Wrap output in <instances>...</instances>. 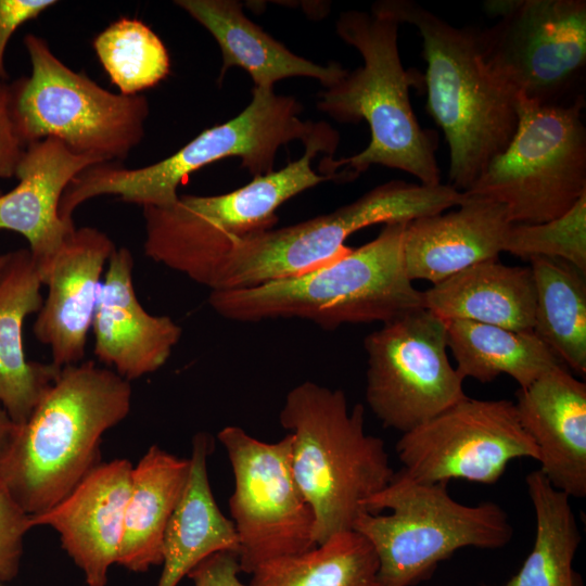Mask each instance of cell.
Returning <instances> with one entry per match:
<instances>
[{
    "mask_svg": "<svg viewBox=\"0 0 586 586\" xmlns=\"http://www.w3.org/2000/svg\"><path fill=\"white\" fill-rule=\"evenodd\" d=\"M399 23L372 5L371 13L351 10L336 21V33L361 55L364 64L347 73L319 94L318 110L341 123L365 120L370 142L361 152L341 160H321L322 175L346 181L371 165L398 169L422 184L441 183L437 164V136L419 124L409 97L415 74L403 66L398 48Z\"/></svg>",
    "mask_w": 586,
    "mask_h": 586,
    "instance_id": "7a4b0ae2",
    "label": "cell"
},
{
    "mask_svg": "<svg viewBox=\"0 0 586 586\" xmlns=\"http://www.w3.org/2000/svg\"><path fill=\"white\" fill-rule=\"evenodd\" d=\"M10 257H11V252L0 254V273L2 272L4 267L7 266L8 262L10 260Z\"/></svg>",
    "mask_w": 586,
    "mask_h": 586,
    "instance_id": "74e56055",
    "label": "cell"
},
{
    "mask_svg": "<svg viewBox=\"0 0 586 586\" xmlns=\"http://www.w3.org/2000/svg\"><path fill=\"white\" fill-rule=\"evenodd\" d=\"M213 446L208 433L194 435L189 480L165 532L163 570L156 586H177L214 552L239 551L234 525L221 513L209 484L207 459Z\"/></svg>",
    "mask_w": 586,
    "mask_h": 586,
    "instance_id": "d4e9b609",
    "label": "cell"
},
{
    "mask_svg": "<svg viewBox=\"0 0 586 586\" xmlns=\"http://www.w3.org/2000/svg\"><path fill=\"white\" fill-rule=\"evenodd\" d=\"M525 482L535 513L534 544L520 570L501 586H583L573 566L582 536L570 497L539 470Z\"/></svg>",
    "mask_w": 586,
    "mask_h": 586,
    "instance_id": "f1b7e54d",
    "label": "cell"
},
{
    "mask_svg": "<svg viewBox=\"0 0 586 586\" xmlns=\"http://www.w3.org/2000/svg\"><path fill=\"white\" fill-rule=\"evenodd\" d=\"M498 21L477 29L484 59L517 94L561 104L586 66L585 0H488Z\"/></svg>",
    "mask_w": 586,
    "mask_h": 586,
    "instance_id": "7c38bea8",
    "label": "cell"
},
{
    "mask_svg": "<svg viewBox=\"0 0 586 586\" xmlns=\"http://www.w3.org/2000/svg\"><path fill=\"white\" fill-rule=\"evenodd\" d=\"M16 425L10 420L3 409L0 408V451L5 447Z\"/></svg>",
    "mask_w": 586,
    "mask_h": 586,
    "instance_id": "8d00e7d4",
    "label": "cell"
},
{
    "mask_svg": "<svg viewBox=\"0 0 586 586\" xmlns=\"http://www.w3.org/2000/svg\"><path fill=\"white\" fill-rule=\"evenodd\" d=\"M279 419L292 436V470L315 515L316 545L353 530L395 473L383 440L365 430L364 406L349 409L343 391L305 381L286 394Z\"/></svg>",
    "mask_w": 586,
    "mask_h": 586,
    "instance_id": "5b68a950",
    "label": "cell"
},
{
    "mask_svg": "<svg viewBox=\"0 0 586 586\" xmlns=\"http://www.w3.org/2000/svg\"><path fill=\"white\" fill-rule=\"evenodd\" d=\"M242 572L239 553L232 550L214 552L198 563L188 574L194 586H253L239 579Z\"/></svg>",
    "mask_w": 586,
    "mask_h": 586,
    "instance_id": "d590c367",
    "label": "cell"
},
{
    "mask_svg": "<svg viewBox=\"0 0 586 586\" xmlns=\"http://www.w3.org/2000/svg\"><path fill=\"white\" fill-rule=\"evenodd\" d=\"M511 225L505 205L467 195L456 211L409 221L403 244L408 278L435 284L472 265L498 259Z\"/></svg>",
    "mask_w": 586,
    "mask_h": 586,
    "instance_id": "44dd1931",
    "label": "cell"
},
{
    "mask_svg": "<svg viewBox=\"0 0 586 586\" xmlns=\"http://www.w3.org/2000/svg\"><path fill=\"white\" fill-rule=\"evenodd\" d=\"M190 458L151 446L132 468L118 564L145 572L162 564L167 525L186 489Z\"/></svg>",
    "mask_w": 586,
    "mask_h": 586,
    "instance_id": "484cf974",
    "label": "cell"
},
{
    "mask_svg": "<svg viewBox=\"0 0 586 586\" xmlns=\"http://www.w3.org/2000/svg\"><path fill=\"white\" fill-rule=\"evenodd\" d=\"M366 402L385 428L405 433L468 396L447 355L446 321L416 309L364 340Z\"/></svg>",
    "mask_w": 586,
    "mask_h": 586,
    "instance_id": "5bb4252c",
    "label": "cell"
},
{
    "mask_svg": "<svg viewBox=\"0 0 586 586\" xmlns=\"http://www.w3.org/2000/svg\"><path fill=\"white\" fill-rule=\"evenodd\" d=\"M132 269L130 251L115 249L107 262L91 324L94 356L128 381L162 368L182 334L181 327L170 317L151 315L141 306Z\"/></svg>",
    "mask_w": 586,
    "mask_h": 586,
    "instance_id": "e0dca14e",
    "label": "cell"
},
{
    "mask_svg": "<svg viewBox=\"0 0 586 586\" xmlns=\"http://www.w3.org/2000/svg\"><path fill=\"white\" fill-rule=\"evenodd\" d=\"M30 528L29 515L0 483V579L9 581L16 575L23 539Z\"/></svg>",
    "mask_w": 586,
    "mask_h": 586,
    "instance_id": "d6a6232c",
    "label": "cell"
},
{
    "mask_svg": "<svg viewBox=\"0 0 586 586\" xmlns=\"http://www.w3.org/2000/svg\"><path fill=\"white\" fill-rule=\"evenodd\" d=\"M447 347L464 380L487 383L505 373L524 388L562 362L533 333L469 320H445Z\"/></svg>",
    "mask_w": 586,
    "mask_h": 586,
    "instance_id": "4316f807",
    "label": "cell"
},
{
    "mask_svg": "<svg viewBox=\"0 0 586 586\" xmlns=\"http://www.w3.org/2000/svg\"><path fill=\"white\" fill-rule=\"evenodd\" d=\"M535 286L533 333L576 374H586L585 273L558 258L527 259Z\"/></svg>",
    "mask_w": 586,
    "mask_h": 586,
    "instance_id": "83f0119b",
    "label": "cell"
},
{
    "mask_svg": "<svg viewBox=\"0 0 586 586\" xmlns=\"http://www.w3.org/2000/svg\"><path fill=\"white\" fill-rule=\"evenodd\" d=\"M42 281L28 249L11 252L0 273V404L18 426L56 379L61 368L26 358L25 319L42 306Z\"/></svg>",
    "mask_w": 586,
    "mask_h": 586,
    "instance_id": "7402d4cb",
    "label": "cell"
},
{
    "mask_svg": "<svg viewBox=\"0 0 586 586\" xmlns=\"http://www.w3.org/2000/svg\"><path fill=\"white\" fill-rule=\"evenodd\" d=\"M56 3L54 0H0V80L9 78L5 51L13 34L24 23L36 18Z\"/></svg>",
    "mask_w": 586,
    "mask_h": 586,
    "instance_id": "e575fe53",
    "label": "cell"
},
{
    "mask_svg": "<svg viewBox=\"0 0 586 586\" xmlns=\"http://www.w3.org/2000/svg\"><path fill=\"white\" fill-rule=\"evenodd\" d=\"M408 222L386 224L370 242L349 247L301 276L247 289L211 291L208 304L232 321L293 318L324 330L347 323L383 324L424 308L423 291L412 285L404 264Z\"/></svg>",
    "mask_w": 586,
    "mask_h": 586,
    "instance_id": "277c9868",
    "label": "cell"
},
{
    "mask_svg": "<svg viewBox=\"0 0 586 586\" xmlns=\"http://www.w3.org/2000/svg\"><path fill=\"white\" fill-rule=\"evenodd\" d=\"M26 146L14 119L12 86L0 80V179L15 177Z\"/></svg>",
    "mask_w": 586,
    "mask_h": 586,
    "instance_id": "836d02e7",
    "label": "cell"
},
{
    "mask_svg": "<svg viewBox=\"0 0 586 586\" xmlns=\"http://www.w3.org/2000/svg\"><path fill=\"white\" fill-rule=\"evenodd\" d=\"M93 49L119 93L135 95L154 87L170 69L168 51L143 22L123 17L103 29Z\"/></svg>",
    "mask_w": 586,
    "mask_h": 586,
    "instance_id": "4dcf8cb0",
    "label": "cell"
},
{
    "mask_svg": "<svg viewBox=\"0 0 586 586\" xmlns=\"http://www.w3.org/2000/svg\"><path fill=\"white\" fill-rule=\"evenodd\" d=\"M424 308L443 320H469L533 332L535 286L530 267L492 259L472 265L423 291Z\"/></svg>",
    "mask_w": 586,
    "mask_h": 586,
    "instance_id": "cb8c5ba5",
    "label": "cell"
},
{
    "mask_svg": "<svg viewBox=\"0 0 586 586\" xmlns=\"http://www.w3.org/2000/svg\"><path fill=\"white\" fill-rule=\"evenodd\" d=\"M131 406L130 381L94 361L61 368L0 451V483L28 515L65 498L99 463L102 435Z\"/></svg>",
    "mask_w": 586,
    "mask_h": 586,
    "instance_id": "6da1fadb",
    "label": "cell"
},
{
    "mask_svg": "<svg viewBox=\"0 0 586 586\" xmlns=\"http://www.w3.org/2000/svg\"><path fill=\"white\" fill-rule=\"evenodd\" d=\"M364 509L353 530L371 544L382 586L417 585L455 551L502 548L513 535L508 514L496 502H459L447 483L420 482L403 469Z\"/></svg>",
    "mask_w": 586,
    "mask_h": 586,
    "instance_id": "ba28073f",
    "label": "cell"
},
{
    "mask_svg": "<svg viewBox=\"0 0 586 586\" xmlns=\"http://www.w3.org/2000/svg\"><path fill=\"white\" fill-rule=\"evenodd\" d=\"M396 453L403 470L425 483L466 480L489 485L512 460H538L514 403L470 397L402 433Z\"/></svg>",
    "mask_w": 586,
    "mask_h": 586,
    "instance_id": "9a60e30c",
    "label": "cell"
},
{
    "mask_svg": "<svg viewBox=\"0 0 586 586\" xmlns=\"http://www.w3.org/2000/svg\"><path fill=\"white\" fill-rule=\"evenodd\" d=\"M301 104L293 97L278 95L273 89H253L251 103L232 119L205 129L170 156L140 168L98 164L81 171L66 188L60 216L73 220V213L88 200L116 195L142 207L174 204L178 186L202 167L238 156L253 177L273 171L280 146L292 140L303 142L316 123L302 120Z\"/></svg>",
    "mask_w": 586,
    "mask_h": 586,
    "instance_id": "52a82bcc",
    "label": "cell"
},
{
    "mask_svg": "<svg viewBox=\"0 0 586 586\" xmlns=\"http://www.w3.org/2000/svg\"><path fill=\"white\" fill-rule=\"evenodd\" d=\"M373 5L415 26L422 38L425 107L448 144V184L464 192L511 141L517 93L487 65L477 29L457 27L411 0Z\"/></svg>",
    "mask_w": 586,
    "mask_h": 586,
    "instance_id": "3957f363",
    "label": "cell"
},
{
    "mask_svg": "<svg viewBox=\"0 0 586 586\" xmlns=\"http://www.w3.org/2000/svg\"><path fill=\"white\" fill-rule=\"evenodd\" d=\"M504 252L530 259H562L586 273V194L563 215L539 224H512Z\"/></svg>",
    "mask_w": 586,
    "mask_h": 586,
    "instance_id": "1f68e13d",
    "label": "cell"
},
{
    "mask_svg": "<svg viewBox=\"0 0 586 586\" xmlns=\"http://www.w3.org/2000/svg\"><path fill=\"white\" fill-rule=\"evenodd\" d=\"M303 143L302 157L231 192L183 194L169 206L142 207L145 255L209 289L218 267L239 244L275 227L277 209L284 202L334 180L317 174L310 164L319 153L334 154L339 133L324 122L316 123Z\"/></svg>",
    "mask_w": 586,
    "mask_h": 586,
    "instance_id": "8992f818",
    "label": "cell"
},
{
    "mask_svg": "<svg viewBox=\"0 0 586 586\" xmlns=\"http://www.w3.org/2000/svg\"><path fill=\"white\" fill-rule=\"evenodd\" d=\"M217 437L234 476L229 508L241 571L252 574L265 562L315 547V515L293 474L291 434L269 443L228 425Z\"/></svg>",
    "mask_w": 586,
    "mask_h": 586,
    "instance_id": "4fadbf2b",
    "label": "cell"
},
{
    "mask_svg": "<svg viewBox=\"0 0 586 586\" xmlns=\"http://www.w3.org/2000/svg\"><path fill=\"white\" fill-rule=\"evenodd\" d=\"M1 194V193H0Z\"/></svg>",
    "mask_w": 586,
    "mask_h": 586,
    "instance_id": "f35d334b",
    "label": "cell"
},
{
    "mask_svg": "<svg viewBox=\"0 0 586 586\" xmlns=\"http://www.w3.org/2000/svg\"><path fill=\"white\" fill-rule=\"evenodd\" d=\"M102 164L55 138L29 143L17 166L18 183L0 194V230L22 234L41 275L65 239L76 229L59 213L68 184L85 169Z\"/></svg>",
    "mask_w": 586,
    "mask_h": 586,
    "instance_id": "d6986e66",
    "label": "cell"
},
{
    "mask_svg": "<svg viewBox=\"0 0 586 586\" xmlns=\"http://www.w3.org/2000/svg\"><path fill=\"white\" fill-rule=\"evenodd\" d=\"M520 422L535 443L538 469L570 498L586 496V384L562 364L519 388Z\"/></svg>",
    "mask_w": 586,
    "mask_h": 586,
    "instance_id": "ffe728a7",
    "label": "cell"
},
{
    "mask_svg": "<svg viewBox=\"0 0 586 586\" xmlns=\"http://www.w3.org/2000/svg\"><path fill=\"white\" fill-rule=\"evenodd\" d=\"M132 466L127 459L98 464L65 498L37 515L31 527L55 530L89 586H105L117 562Z\"/></svg>",
    "mask_w": 586,
    "mask_h": 586,
    "instance_id": "ac0fdd59",
    "label": "cell"
},
{
    "mask_svg": "<svg viewBox=\"0 0 586 586\" xmlns=\"http://www.w3.org/2000/svg\"><path fill=\"white\" fill-rule=\"evenodd\" d=\"M451 186L392 180L311 219L270 229L239 244L218 267L209 290L257 286L311 271L345 253L353 233L377 224L408 222L459 206Z\"/></svg>",
    "mask_w": 586,
    "mask_h": 586,
    "instance_id": "9c48e42d",
    "label": "cell"
},
{
    "mask_svg": "<svg viewBox=\"0 0 586 586\" xmlns=\"http://www.w3.org/2000/svg\"><path fill=\"white\" fill-rule=\"evenodd\" d=\"M175 3L217 41L222 55L220 80L228 68L238 66L247 72L256 88L272 89L278 80L296 76L318 79L329 88L348 73L339 63L320 65L294 54L249 20L238 1L177 0Z\"/></svg>",
    "mask_w": 586,
    "mask_h": 586,
    "instance_id": "603a6c76",
    "label": "cell"
},
{
    "mask_svg": "<svg viewBox=\"0 0 586 586\" xmlns=\"http://www.w3.org/2000/svg\"><path fill=\"white\" fill-rule=\"evenodd\" d=\"M252 576L253 586H382L374 550L354 530L304 552L265 562Z\"/></svg>",
    "mask_w": 586,
    "mask_h": 586,
    "instance_id": "f546056e",
    "label": "cell"
},
{
    "mask_svg": "<svg viewBox=\"0 0 586 586\" xmlns=\"http://www.w3.org/2000/svg\"><path fill=\"white\" fill-rule=\"evenodd\" d=\"M583 94L543 104L517 94L518 125L506 149L463 193L506 206L512 224H539L565 214L586 194Z\"/></svg>",
    "mask_w": 586,
    "mask_h": 586,
    "instance_id": "8fae6325",
    "label": "cell"
},
{
    "mask_svg": "<svg viewBox=\"0 0 586 586\" xmlns=\"http://www.w3.org/2000/svg\"><path fill=\"white\" fill-rule=\"evenodd\" d=\"M115 244L93 227L76 228L41 275L47 298L34 323L36 339L48 346L58 368L82 361L104 266Z\"/></svg>",
    "mask_w": 586,
    "mask_h": 586,
    "instance_id": "2e32d148",
    "label": "cell"
},
{
    "mask_svg": "<svg viewBox=\"0 0 586 586\" xmlns=\"http://www.w3.org/2000/svg\"><path fill=\"white\" fill-rule=\"evenodd\" d=\"M31 72L13 82V114L23 142L55 138L102 164L120 161L142 141L149 103L111 92L75 72L35 34L24 37Z\"/></svg>",
    "mask_w": 586,
    "mask_h": 586,
    "instance_id": "30bf717a",
    "label": "cell"
}]
</instances>
